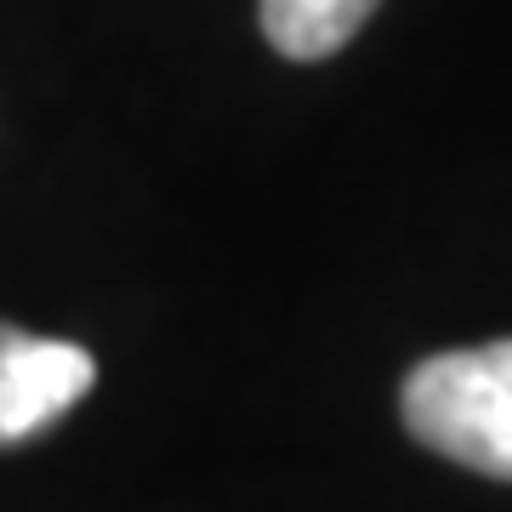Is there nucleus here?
Wrapping results in <instances>:
<instances>
[{
  "label": "nucleus",
  "instance_id": "f257e3e1",
  "mask_svg": "<svg viewBox=\"0 0 512 512\" xmlns=\"http://www.w3.org/2000/svg\"><path fill=\"white\" fill-rule=\"evenodd\" d=\"M404 427L484 478H512V342L433 353L404 376Z\"/></svg>",
  "mask_w": 512,
  "mask_h": 512
},
{
  "label": "nucleus",
  "instance_id": "f03ea898",
  "mask_svg": "<svg viewBox=\"0 0 512 512\" xmlns=\"http://www.w3.org/2000/svg\"><path fill=\"white\" fill-rule=\"evenodd\" d=\"M97 365L86 348L29 336L18 325H0V444L35 439L69 404L86 399Z\"/></svg>",
  "mask_w": 512,
  "mask_h": 512
},
{
  "label": "nucleus",
  "instance_id": "7ed1b4c3",
  "mask_svg": "<svg viewBox=\"0 0 512 512\" xmlns=\"http://www.w3.org/2000/svg\"><path fill=\"white\" fill-rule=\"evenodd\" d=\"M382 0H262V35L296 63L342 52Z\"/></svg>",
  "mask_w": 512,
  "mask_h": 512
}]
</instances>
